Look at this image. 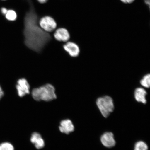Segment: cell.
I'll list each match as a JSON object with an SVG mask.
<instances>
[{"label":"cell","mask_w":150,"mask_h":150,"mask_svg":"<svg viewBox=\"0 0 150 150\" xmlns=\"http://www.w3.org/2000/svg\"><path fill=\"white\" fill-rule=\"evenodd\" d=\"M6 19L9 21H16L17 18V14L16 12L13 9H8L7 13L5 16Z\"/></svg>","instance_id":"12"},{"label":"cell","mask_w":150,"mask_h":150,"mask_svg":"<svg viewBox=\"0 0 150 150\" xmlns=\"http://www.w3.org/2000/svg\"><path fill=\"white\" fill-rule=\"evenodd\" d=\"M8 10V9L5 7H1L0 8V12H1V14L4 16L7 13Z\"/></svg>","instance_id":"16"},{"label":"cell","mask_w":150,"mask_h":150,"mask_svg":"<svg viewBox=\"0 0 150 150\" xmlns=\"http://www.w3.org/2000/svg\"><path fill=\"white\" fill-rule=\"evenodd\" d=\"M0 150H14V146L8 142L0 144Z\"/></svg>","instance_id":"15"},{"label":"cell","mask_w":150,"mask_h":150,"mask_svg":"<svg viewBox=\"0 0 150 150\" xmlns=\"http://www.w3.org/2000/svg\"><path fill=\"white\" fill-rule=\"evenodd\" d=\"M63 48L71 57H76L79 55L80 52L79 47L75 43L67 42L63 46Z\"/></svg>","instance_id":"8"},{"label":"cell","mask_w":150,"mask_h":150,"mask_svg":"<svg viewBox=\"0 0 150 150\" xmlns=\"http://www.w3.org/2000/svg\"><path fill=\"white\" fill-rule=\"evenodd\" d=\"M140 84L142 86L146 88H149L150 86V75L148 74L143 77L140 81Z\"/></svg>","instance_id":"13"},{"label":"cell","mask_w":150,"mask_h":150,"mask_svg":"<svg viewBox=\"0 0 150 150\" xmlns=\"http://www.w3.org/2000/svg\"><path fill=\"white\" fill-rule=\"evenodd\" d=\"M96 104L102 115L107 117L113 111L114 106L113 100L111 97L106 96L99 97L96 101Z\"/></svg>","instance_id":"3"},{"label":"cell","mask_w":150,"mask_h":150,"mask_svg":"<svg viewBox=\"0 0 150 150\" xmlns=\"http://www.w3.org/2000/svg\"><path fill=\"white\" fill-rule=\"evenodd\" d=\"M123 3L127 4H130L133 2L134 0H120Z\"/></svg>","instance_id":"17"},{"label":"cell","mask_w":150,"mask_h":150,"mask_svg":"<svg viewBox=\"0 0 150 150\" xmlns=\"http://www.w3.org/2000/svg\"><path fill=\"white\" fill-rule=\"evenodd\" d=\"M100 141L102 145L107 148L113 147L116 144L114 134L111 132L104 133L101 137Z\"/></svg>","instance_id":"6"},{"label":"cell","mask_w":150,"mask_h":150,"mask_svg":"<svg viewBox=\"0 0 150 150\" xmlns=\"http://www.w3.org/2000/svg\"><path fill=\"white\" fill-rule=\"evenodd\" d=\"M59 130L63 134H69L74 131V125L71 120H64L60 124Z\"/></svg>","instance_id":"9"},{"label":"cell","mask_w":150,"mask_h":150,"mask_svg":"<svg viewBox=\"0 0 150 150\" xmlns=\"http://www.w3.org/2000/svg\"><path fill=\"white\" fill-rule=\"evenodd\" d=\"M1 1H6V0H1Z\"/></svg>","instance_id":"20"},{"label":"cell","mask_w":150,"mask_h":150,"mask_svg":"<svg viewBox=\"0 0 150 150\" xmlns=\"http://www.w3.org/2000/svg\"><path fill=\"white\" fill-rule=\"evenodd\" d=\"M39 25L42 29L47 33L53 31L57 27V24L55 19L50 16L42 17L39 22Z\"/></svg>","instance_id":"4"},{"label":"cell","mask_w":150,"mask_h":150,"mask_svg":"<svg viewBox=\"0 0 150 150\" xmlns=\"http://www.w3.org/2000/svg\"><path fill=\"white\" fill-rule=\"evenodd\" d=\"M48 0H37V1L40 4H45L47 2Z\"/></svg>","instance_id":"19"},{"label":"cell","mask_w":150,"mask_h":150,"mask_svg":"<svg viewBox=\"0 0 150 150\" xmlns=\"http://www.w3.org/2000/svg\"><path fill=\"white\" fill-rule=\"evenodd\" d=\"M4 95V93L3 90L2 89L1 86H0V99L3 97Z\"/></svg>","instance_id":"18"},{"label":"cell","mask_w":150,"mask_h":150,"mask_svg":"<svg viewBox=\"0 0 150 150\" xmlns=\"http://www.w3.org/2000/svg\"><path fill=\"white\" fill-rule=\"evenodd\" d=\"M16 87L18 95L21 97H23L30 93V86L25 78L19 79L17 82Z\"/></svg>","instance_id":"5"},{"label":"cell","mask_w":150,"mask_h":150,"mask_svg":"<svg viewBox=\"0 0 150 150\" xmlns=\"http://www.w3.org/2000/svg\"><path fill=\"white\" fill-rule=\"evenodd\" d=\"M147 94L145 89L142 88H138L134 91V98L137 102L145 104L147 103L146 99Z\"/></svg>","instance_id":"11"},{"label":"cell","mask_w":150,"mask_h":150,"mask_svg":"<svg viewBox=\"0 0 150 150\" xmlns=\"http://www.w3.org/2000/svg\"><path fill=\"white\" fill-rule=\"evenodd\" d=\"M31 142L35 148L38 149H40L44 148L45 145V142L40 134L36 132H34L31 135L30 138Z\"/></svg>","instance_id":"10"},{"label":"cell","mask_w":150,"mask_h":150,"mask_svg":"<svg viewBox=\"0 0 150 150\" xmlns=\"http://www.w3.org/2000/svg\"><path fill=\"white\" fill-rule=\"evenodd\" d=\"M54 36L56 40L59 42H66L70 38L69 31L65 28H61L56 30Z\"/></svg>","instance_id":"7"},{"label":"cell","mask_w":150,"mask_h":150,"mask_svg":"<svg viewBox=\"0 0 150 150\" xmlns=\"http://www.w3.org/2000/svg\"><path fill=\"white\" fill-rule=\"evenodd\" d=\"M37 15L27 14L24 16L23 34L25 45L39 53L51 40V37L39 27Z\"/></svg>","instance_id":"1"},{"label":"cell","mask_w":150,"mask_h":150,"mask_svg":"<svg viewBox=\"0 0 150 150\" xmlns=\"http://www.w3.org/2000/svg\"><path fill=\"white\" fill-rule=\"evenodd\" d=\"M147 144L142 141L137 142L134 147V150H148Z\"/></svg>","instance_id":"14"},{"label":"cell","mask_w":150,"mask_h":150,"mask_svg":"<svg viewBox=\"0 0 150 150\" xmlns=\"http://www.w3.org/2000/svg\"><path fill=\"white\" fill-rule=\"evenodd\" d=\"M32 95L35 100L38 101L49 102L57 98L55 88L50 84L33 89Z\"/></svg>","instance_id":"2"}]
</instances>
